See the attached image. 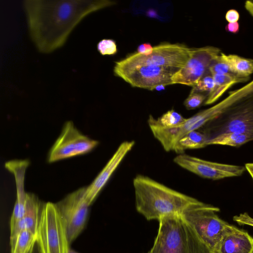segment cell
Listing matches in <instances>:
<instances>
[{
	"instance_id": "1",
	"label": "cell",
	"mask_w": 253,
	"mask_h": 253,
	"mask_svg": "<svg viewBox=\"0 0 253 253\" xmlns=\"http://www.w3.org/2000/svg\"><path fill=\"white\" fill-rule=\"evenodd\" d=\"M29 33L37 50L49 53L62 47L87 15L115 4L109 0L23 1Z\"/></svg>"
},
{
	"instance_id": "2",
	"label": "cell",
	"mask_w": 253,
	"mask_h": 253,
	"mask_svg": "<svg viewBox=\"0 0 253 253\" xmlns=\"http://www.w3.org/2000/svg\"><path fill=\"white\" fill-rule=\"evenodd\" d=\"M136 210L147 220L170 215H182L198 200L141 174L133 180Z\"/></svg>"
},
{
	"instance_id": "3",
	"label": "cell",
	"mask_w": 253,
	"mask_h": 253,
	"mask_svg": "<svg viewBox=\"0 0 253 253\" xmlns=\"http://www.w3.org/2000/svg\"><path fill=\"white\" fill-rule=\"evenodd\" d=\"M157 235L147 253H213L181 215L159 220Z\"/></svg>"
},
{
	"instance_id": "4",
	"label": "cell",
	"mask_w": 253,
	"mask_h": 253,
	"mask_svg": "<svg viewBox=\"0 0 253 253\" xmlns=\"http://www.w3.org/2000/svg\"><path fill=\"white\" fill-rule=\"evenodd\" d=\"M194 48L183 44L164 43L153 47L149 55L137 52L115 62L113 71L124 70L142 66L179 69L185 66Z\"/></svg>"
},
{
	"instance_id": "5",
	"label": "cell",
	"mask_w": 253,
	"mask_h": 253,
	"mask_svg": "<svg viewBox=\"0 0 253 253\" xmlns=\"http://www.w3.org/2000/svg\"><path fill=\"white\" fill-rule=\"evenodd\" d=\"M39 253H68L70 249L66 227L55 204H43L37 232Z\"/></svg>"
},
{
	"instance_id": "6",
	"label": "cell",
	"mask_w": 253,
	"mask_h": 253,
	"mask_svg": "<svg viewBox=\"0 0 253 253\" xmlns=\"http://www.w3.org/2000/svg\"><path fill=\"white\" fill-rule=\"evenodd\" d=\"M86 187L69 194L55 204L64 223L70 245L85 225L89 205L85 196Z\"/></svg>"
},
{
	"instance_id": "7",
	"label": "cell",
	"mask_w": 253,
	"mask_h": 253,
	"mask_svg": "<svg viewBox=\"0 0 253 253\" xmlns=\"http://www.w3.org/2000/svg\"><path fill=\"white\" fill-rule=\"evenodd\" d=\"M98 144V141L82 133L72 121L66 122L60 135L49 152L48 162L53 163L86 154Z\"/></svg>"
},
{
	"instance_id": "8",
	"label": "cell",
	"mask_w": 253,
	"mask_h": 253,
	"mask_svg": "<svg viewBox=\"0 0 253 253\" xmlns=\"http://www.w3.org/2000/svg\"><path fill=\"white\" fill-rule=\"evenodd\" d=\"M220 52L218 47L212 46L194 48L185 66L172 76V84L194 86L204 76L210 73L211 65Z\"/></svg>"
},
{
	"instance_id": "9",
	"label": "cell",
	"mask_w": 253,
	"mask_h": 253,
	"mask_svg": "<svg viewBox=\"0 0 253 253\" xmlns=\"http://www.w3.org/2000/svg\"><path fill=\"white\" fill-rule=\"evenodd\" d=\"M173 162L199 176L212 180L239 176L246 170L244 166L211 162L184 153L176 156Z\"/></svg>"
},
{
	"instance_id": "10",
	"label": "cell",
	"mask_w": 253,
	"mask_h": 253,
	"mask_svg": "<svg viewBox=\"0 0 253 253\" xmlns=\"http://www.w3.org/2000/svg\"><path fill=\"white\" fill-rule=\"evenodd\" d=\"M179 69L150 66L113 71L115 76L122 79L131 86L153 90L159 85L172 84L171 78Z\"/></svg>"
},
{
	"instance_id": "11",
	"label": "cell",
	"mask_w": 253,
	"mask_h": 253,
	"mask_svg": "<svg viewBox=\"0 0 253 253\" xmlns=\"http://www.w3.org/2000/svg\"><path fill=\"white\" fill-rule=\"evenodd\" d=\"M135 142L133 140L125 141L121 143L98 175L89 185L86 187L85 196L89 206L95 199L126 155L131 150Z\"/></svg>"
},
{
	"instance_id": "12",
	"label": "cell",
	"mask_w": 253,
	"mask_h": 253,
	"mask_svg": "<svg viewBox=\"0 0 253 253\" xmlns=\"http://www.w3.org/2000/svg\"><path fill=\"white\" fill-rule=\"evenodd\" d=\"M215 253H253V237L247 231L231 225Z\"/></svg>"
},
{
	"instance_id": "13",
	"label": "cell",
	"mask_w": 253,
	"mask_h": 253,
	"mask_svg": "<svg viewBox=\"0 0 253 253\" xmlns=\"http://www.w3.org/2000/svg\"><path fill=\"white\" fill-rule=\"evenodd\" d=\"M43 205L36 195L27 193L25 214L10 228V241L24 230H30L37 234Z\"/></svg>"
},
{
	"instance_id": "14",
	"label": "cell",
	"mask_w": 253,
	"mask_h": 253,
	"mask_svg": "<svg viewBox=\"0 0 253 253\" xmlns=\"http://www.w3.org/2000/svg\"><path fill=\"white\" fill-rule=\"evenodd\" d=\"M215 86L212 91L207 97L204 104L211 105L215 102L232 85L248 82L250 77H243L233 74L212 76Z\"/></svg>"
},
{
	"instance_id": "15",
	"label": "cell",
	"mask_w": 253,
	"mask_h": 253,
	"mask_svg": "<svg viewBox=\"0 0 253 253\" xmlns=\"http://www.w3.org/2000/svg\"><path fill=\"white\" fill-rule=\"evenodd\" d=\"M29 162L27 160H15L7 162L5 168L14 175L16 188V199L17 201H25L27 194L24 190L25 174Z\"/></svg>"
},
{
	"instance_id": "16",
	"label": "cell",
	"mask_w": 253,
	"mask_h": 253,
	"mask_svg": "<svg viewBox=\"0 0 253 253\" xmlns=\"http://www.w3.org/2000/svg\"><path fill=\"white\" fill-rule=\"evenodd\" d=\"M219 58L229 66L231 73L243 77H250L253 73V59L236 54H226L220 52Z\"/></svg>"
},
{
	"instance_id": "17",
	"label": "cell",
	"mask_w": 253,
	"mask_h": 253,
	"mask_svg": "<svg viewBox=\"0 0 253 253\" xmlns=\"http://www.w3.org/2000/svg\"><path fill=\"white\" fill-rule=\"evenodd\" d=\"M207 136L200 130L191 131L183 136L178 142L174 152L183 154L187 149H197L208 145Z\"/></svg>"
},
{
	"instance_id": "18",
	"label": "cell",
	"mask_w": 253,
	"mask_h": 253,
	"mask_svg": "<svg viewBox=\"0 0 253 253\" xmlns=\"http://www.w3.org/2000/svg\"><path fill=\"white\" fill-rule=\"evenodd\" d=\"M252 140H253V137L248 134L236 132H226L221 133L209 140L208 142V145H219L239 147Z\"/></svg>"
},
{
	"instance_id": "19",
	"label": "cell",
	"mask_w": 253,
	"mask_h": 253,
	"mask_svg": "<svg viewBox=\"0 0 253 253\" xmlns=\"http://www.w3.org/2000/svg\"><path fill=\"white\" fill-rule=\"evenodd\" d=\"M37 242V234L30 231L21 232L10 241L11 253H29Z\"/></svg>"
},
{
	"instance_id": "20",
	"label": "cell",
	"mask_w": 253,
	"mask_h": 253,
	"mask_svg": "<svg viewBox=\"0 0 253 253\" xmlns=\"http://www.w3.org/2000/svg\"><path fill=\"white\" fill-rule=\"evenodd\" d=\"M186 119L180 113L171 109L168 111L157 119L150 115L148 121L161 127L170 128L180 126L184 123Z\"/></svg>"
},
{
	"instance_id": "21",
	"label": "cell",
	"mask_w": 253,
	"mask_h": 253,
	"mask_svg": "<svg viewBox=\"0 0 253 253\" xmlns=\"http://www.w3.org/2000/svg\"><path fill=\"white\" fill-rule=\"evenodd\" d=\"M215 86L213 76L208 73L204 76L193 87L190 92H208V94L213 89Z\"/></svg>"
},
{
	"instance_id": "22",
	"label": "cell",
	"mask_w": 253,
	"mask_h": 253,
	"mask_svg": "<svg viewBox=\"0 0 253 253\" xmlns=\"http://www.w3.org/2000/svg\"><path fill=\"white\" fill-rule=\"evenodd\" d=\"M207 96L202 93L190 92L184 100L183 104L187 110L199 107L206 101Z\"/></svg>"
},
{
	"instance_id": "23",
	"label": "cell",
	"mask_w": 253,
	"mask_h": 253,
	"mask_svg": "<svg viewBox=\"0 0 253 253\" xmlns=\"http://www.w3.org/2000/svg\"><path fill=\"white\" fill-rule=\"evenodd\" d=\"M97 49L102 55H113L117 52L115 42L112 39H104L97 44Z\"/></svg>"
},
{
	"instance_id": "24",
	"label": "cell",
	"mask_w": 253,
	"mask_h": 253,
	"mask_svg": "<svg viewBox=\"0 0 253 253\" xmlns=\"http://www.w3.org/2000/svg\"><path fill=\"white\" fill-rule=\"evenodd\" d=\"M219 55L211 65L209 73L212 76L232 74L228 65L219 58Z\"/></svg>"
},
{
	"instance_id": "25",
	"label": "cell",
	"mask_w": 253,
	"mask_h": 253,
	"mask_svg": "<svg viewBox=\"0 0 253 253\" xmlns=\"http://www.w3.org/2000/svg\"><path fill=\"white\" fill-rule=\"evenodd\" d=\"M233 220L239 225H246L253 227V218L247 212H244L234 216Z\"/></svg>"
},
{
	"instance_id": "26",
	"label": "cell",
	"mask_w": 253,
	"mask_h": 253,
	"mask_svg": "<svg viewBox=\"0 0 253 253\" xmlns=\"http://www.w3.org/2000/svg\"><path fill=\"white\" fill-rule=\"evenodd\" d=\"M240 18V15L237 10L231 9L228 10L225 15V18L228 23L238 22Z\"/></svg>"
},
{
	"instance_id": "27",
	"label": "cell",
	"mask_w": 253,
	"mask_h": 253,
	"mask_svg": "<svg viewBox=\"0 0 253 253\" xmlns=\"http://www.w3.org/2000/svg\"><path fill=\"white\" fill-rule=\"evenodd\" d=\"M153 50V47L150 43H144L139 45L137 47V53L143 55H149Z\"/></svg>"
},
{
	"instance_id": "28",
	"label": "cell",
	"mask_w": 253,
	"mask_h": 253,
	"mask_svg": "<svg viewBox=\"0 0 253 253\" xmlns=\"http://www.w3.org/2000/svg\"><path fill=\"white\" fill-rule=\"evenodd\" d=\"M225 30L226 32L237 34L239 32L240 26L238 22L234 23H228L225 27Z\"/></svg>"
},
{
	"instance_id": "29",
	"label": "cell",
	"mask_w": 253,
	"mask_h": 253,
	"mask_svg": "<svg viewBox=\"0 0 253 253\" xmlns=\"http://www.w3.org/2000/svg\"><path fill=\"white\" fill-rule=\"evenodd\" d=\"M245 8L253 17V0H248L245 2Z\"/></svg>"
},
{
	"instance_id": "30",
	"label": "cell",
	"mask_w": 253,
	"mask_h": 253,
	"mask_svg": "<svg viewBox=\"0 0 253 253\" xmlns=\"http://www.w3.org/2000/svg\"><path fill=\"white\" fill-rule=\"evenodd\" d=\"M245 167L253 179V163L246 164Z\"/></svg>"
},
{
	"instance_id": "31",
	"label": "cell",
	"mask_w": 253,
	"mask_h": 253,
	"mask_svg": "<svg viewBox=\"0 0 253 253\" xmlns=\"http://www.w3.org/2000/svg\"><path fill=\"white\" fill-rule=\"evenodd\" d=\"M148 16H150L151 17H156L157 16V13L153 9L149 10L147 12Z\"/></svg>"
},
{
	"instance_id": "32",
	"label": "cell",
	"mask_w": 253,
	"mask_h": 253,
	"mask_svg": "<svg viewBox=\"0 0 253 253\" xmlns=\"http://www.w3.org/2000/svg\"><path fill=\"white\" fill-rule=\"evenodd\" d=\"M68 253H78L70 249L69 251H68Z\"/></svg>"
}]
</instances>
